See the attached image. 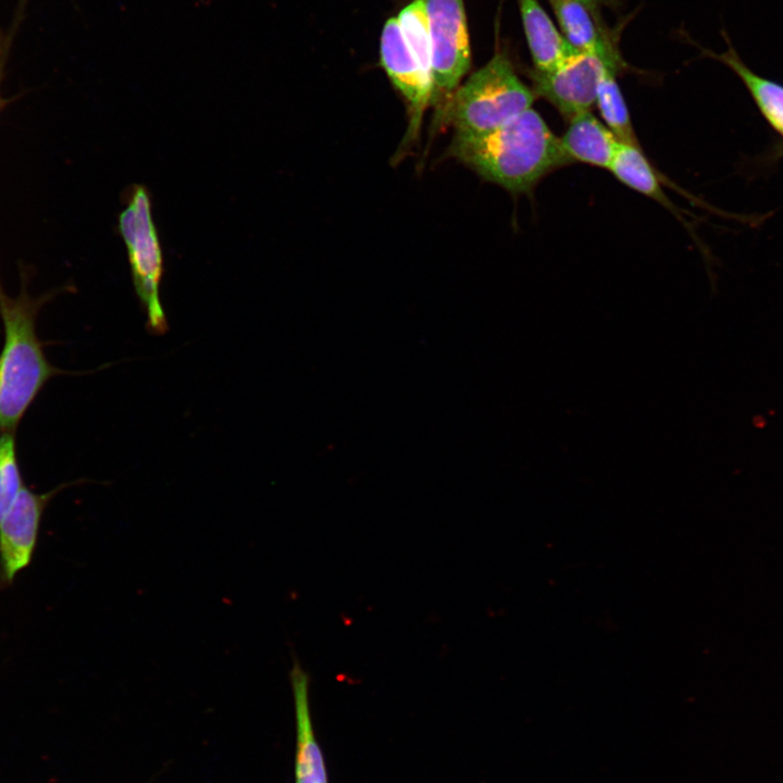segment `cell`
Masks as SVG:
<instances>
[{
    "label": "cell",
    "mask_w": 783,
    "mask_h": 783,
    "mask_svg": "<svg viewBox=\"0 0 783 783\" xmlns=\"http://www.w3.org/2000/svg\"><path fill=\"white\" fill-rule=\"evenodd\" d=\"M450 150L482 177L511 192H526L552 171L571 164L560 138L533 108L486 135L453 138Z\"/></svg>",
    "instance_id": "1"
},
{
    "label": "cell",
    "mask_w": 783,
    "mask_h": 783,
    "mask_svg": "<svg viewBox=\"0 0 783 783\" xmlns=\"http://www.w3.org/2000/svg\"><path fill=\"white\" fill-rule=\"evenodd\" d=\"M4 344L0 353V428L14 432L37 394L57 370L47 360L35 327V306L0 290Z\"/></svg>",
    "instance_id": "2"
},
{
    "label": "cell",
    "mask_w": 783,
    "mask_h": 783,
    "mask_svg": "<svg viewBox=\"0 0 783 783\" xmlns=\"http://www.w3.org/2000/svg\"><path fill=\"white\" fill-rule=\"evenodd\" d=\"M535 94L525 85L504 52L475 71L451 96L445 116L455 138L486 135L532 108Z\"/></svg>",
    "instance_id": "3"
},
{
    "label": "cell",
    "mask_w": 783,
    "mask_h": 783,
    "mask_svg": "<svg viewBox=\"0 0 783 783\" xmlns=\"http://www.w3.org/2000/svg\"><path fill=\"white\" fill-rule=\"evenodd\" d=\"M151 209L148 190L142 185L132 186L119 216V228L127 249L135 290L147 315V330L163 335L169 331L160 299L163 254Z\"/></svg>",
    "instance_id": "4"
},
{
    "label": "cell",
    "mask_w": 783,
    "mask_h": 783,
    "mask_svg": "<svg viewBox=\"0 0 783 783\" xmlns=\"http://www.w3.org/2000/svg\"><path fill=\"white\" fill-rule=\"evenodd\" d=\"M432 39V97L437 116L471 66V47L463 0H423Z\"/></svg>",
    "instance_id": "5"
},
{
    "label": "cell",
    "mask_w": 783,
    "mask_h": 783,
    "mask_svg": "<svg viewBox=\"0 0 783 783\" xmlns=\"http://www.w3.org/2000/svg\"><path fill=\"white\" fill-rule=\"evenodd\" d=\"M597 53L574 51L547 72H532L533 92L549 101L568 121L591 111L608 63Z\"/></svg>",
    "instance_id": "6"
},
{
    "label": "cell",
    "mask_w": 783,
    "mask_h": 783,
    "mask_svg": "<svg viewBox=\"0 0 783 783\" xmlns=\"http://www.w3.org/2000/svg\"><path fill=\"white\" fill-rule=\"evenodd\" d=\"M53 494L23 486L0 521V574L4 581L11 582L30 563L44 510Z\"/></svg>",
    "instance_id": "7"
},
{
    "label": "cell",
    "mask_w": 783,
    "mask_h": 783,
    "mask_svg": "<svg viewBox=\"0 0 783 783\" xmlns=\"http://www.w3.org/2000/svg\"><path fill=\"white\" fill-rule=\"evenodd\" d=\"M380 55L388 77L408 103V135L411 138L419 129L423 112L431 102L432 78L408 47L397 17H390L384 24Z\"/></svg>",
    "instance_id": "8"
},
{
    "label": "cell",
    "mask_w": 783,
    "mask_h": 783,
    "mask_svg": "<svg viewBox=\"0 0 783 783\" xmlns=\"http://www.w3.org/2000/svg\"><path fill=\"white\" fill-rule=\"evenodd\" d=\"M291 657L289 679L297 729L296 783H327L324 758L314 736L309 707L310 676L295 654Z\"/></svg>",
    "instance_id": "9"
},
{
    "label": "cell",
    "mask_w": 783,
    "mask_h": 783,
    "mask_svg": "<svg viewBox=\"0 0 783 783\" xmlns=\"http://www.w3.org/2000/svg\"><path fill=\"white\" fill-rule=\"evenodd\" d=\"M559 138L570 163L581 162L607 170L620 142L591 111L570 119L564 134Z\"/></svg>",
    "instance_id": "10"
},
{
    "label": "cell",
    "mask_w": 783,
    "mask_h": 783,
    "mask_svg": "<svg viewBox=\"0 0 783 783\" xmlns=\"http://www.w3.org/2000/svg\"><path fill=\"white\" fill-rule=\"evenodd\" d=\"M534 71L547 72L575 50L537 0H517Z\"/></svg>",
    "instance_id": "11"
},
{
    "label": "cell",
    "mask_w": 783,
    "mask_h": 783,
    "mask_svg": "<svg viewBox=\"0 0 783 783\" xmlns=\"http://www.w3.org/2000/svg\"><path fill=\"white\" fill-rule=\"evenodd\" d=\"M561 35L575 51L597 53L608 61H620L618 52L602 33L599 22L577 0H549Z\"/></svg>",
    "instance_id": "12"
},
{
    "label": "cell",
    "mask_w": 783,
    "mask_h": 783,
    "mask_svg": "<svg viewBox=\"0 0 783 783\" xmlns=\"http://www.w3.org/2000/svg\"><path fill=\"white\" fill-rule=\"evenodd\" d=\"M723 53L706 51V54L725 64L747 88L760 113L767 122L783 137V85L765 78L750 70L728 41Z\"/></svg>",
    "instance_id": "13"
},
{
    "label": "cell",
    "mask_w": 783,
    "mask_h": 783,
    "mask_svg": "<svg viewBox=\"0 0 783 783\" xmlns=\"http://www.w3.org/2000/svg\"><path fill=\"white\" fill-rule=\"evenodd\" d=\"M608 170L627 187L672 209L670 200L662 191L656 172L638 144L620 141Z\"/></svg>",
    "instance_id": "14"
},
{
    "label": "cell",
    "mask_w": 783,
    "mask_h": 783,
    "mask_svg": "<svg viewBox=\"0 0 783 783\" xmlns=\"http://www.w3.org/2000/svg\"><path fill=\"white\" fill-rule=\"evenodd\" d=\"M619 63H608L600 80L596 105L605 125L623 142L637 144L630 112L617 82Z\"/></svg>",
    "instance_id": "15"
},
{
    "label": "cell",
    "mask_w": 783,
    "mask_h": 783,
    "mask_svg": "<svg viewBox=\"0 0 783 783\" xmlns=\"http://www.w3.org/2000/svg\"><path fill=\"white\" fill-rule=\"evenodd\" d=\"M397 18L408 47L432 78V39L424 1L413 0Z\"/></svg>",
    "instance_id": "16"
},
{
    "label": "cell",
    "mask_w": 783,
    "mask_h": 783,
    "mask_svg": "<svg viewBox=\"0 0 783 783\" xmlns=\"http://www.w3.org/2000/svg\"><path fill=\"white\" fill-rule=\"evenodd\" d=\"M23 486L16 458L14 432H3L0 436V521Z\"/></svg>",
    "instance_id": "17"
},
{
    "label": "cell",
    "mask_w": 783,
    "mask_h": 783,
    "mask_svg": "<svg viewBox=\"0 0 783 783\" xmlns=\"http://www.w3.org/2000/svg\"><path fill=\"white\" fill-rule=\"evenodd\" d=\"M577 1H580L584 5H586L588 8V10L593 13L595 18L598 22L600 21L599 10H600V7L606 2V0H577Z\"/></svg>",
    "instance_id": "18"
},
{
    "label": "cell",
    "mask_w": 783,
    "mask_h": 783,
    "mask_svg": "<svg viewBox=\"0 0 783 783\" xmlns=\"http://www.w3.org/2000/svg\"><path fill=\"white\" fill-rule=\"evenodd\" d=\"M5 52H7V50L2 49L1 53H0V84H1V80L3 77V72H4ZM2 104H3V102H2V98H1V94H0V109H1Z\"/></svg>",
    "instance_id": "19"
}]
</instances>
